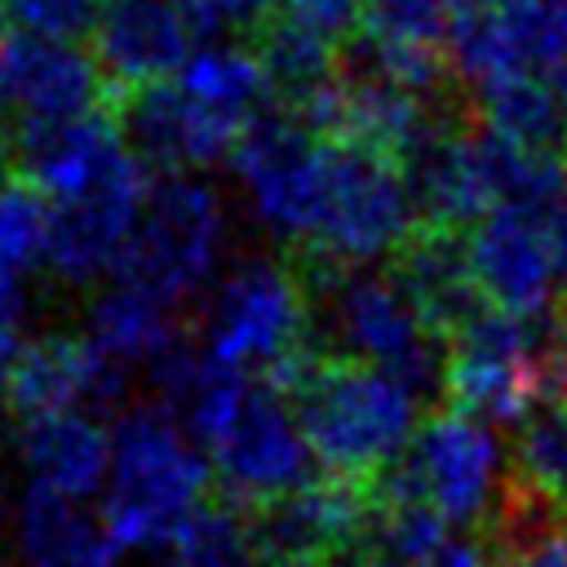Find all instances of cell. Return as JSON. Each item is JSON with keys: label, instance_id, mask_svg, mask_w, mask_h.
Returning <instances> with one entry per match:
<instances>
[{"label": "cell", "instance_id": "1", "mask_svg": "<svg viewBox=\"0 0 567 567\" xmlns=\"http://www.w3.org/2000/svg\"><path fill=\"white\" fill-rule=\"evenodd\" d=\"M177 416L204 443L221 496L248 509L306 487L319 470L292 394L266 377L235 372L213 354Z\"/></svg>", "mask_w": 567, "mask_h": 567}, {"label": "cell", "instance_id": "2", "mask_svg": "<svg viewBox=\"0 0 567 567\" xmlns=\"http://www.w3.org/2000/svg\"><path fill=\"white\" fill-rule=\"evenodd\" d=\"M208 452L164 403H137L111 425V465L97 509L128 554L168 549L186 518L208 501Z\"/></svg>", "mask_w": 567, "mask_h": 567}, {"label": "cell", "instance_id": "3", "mask_svg": "<svg viewBox=\"0 0 567 567\" xmlns=\"http://www.w3.org/2000/svg\"><path fill=\"white\" fill-rule=\"evenodd\" d=\"M288 394L301 412L319 470L359 487L408 452L425 403V394L403 377L328 354H315Z\"/></svg>", "mask_w": 567, "mask_h": 567}, {"label": "cell", "instance_id": "4", "mask_svg": "<svg viewBox=\"0 0 567 567\" xmlns=\"http://www.w3.org/2000/svg\"><path fill=\"white\" fill-rule=\"evenodd\" d=\"M315 350L328 359H354L385 368L416 385L425 399L443 394L447 337L430 328L416 297L394 270L377 266H306Z\"/></svg>", "mask_w": 567, "mask_h": 567}, {"label": "cell", "instance_id": "5", "mask_svg": "<svg viewBox=\"0 0 567 567\" xmlns=\"http://www.w3.org/2000/svg\"><path fill=\"white\" fill-rule=\"evenodd\" d=\"M310 341V279L301 266L257 252L217 275L199 315V346L217 363L288 390L319 354Z\"/></svg>", "mask_w": 567, "mask_h": 567}, {"label": "cell", "instance_id": "6", "mask_svg": "<svg viewBox=\"0 0 567 567\" xmlns=\"http://www.w3.org/2000/svg\"><path fill=\"white\" fill-rule=\"evenodd\" d=\"M443 394L487 425H523L545 399H558V323L487 301L447 337Z\"/></svg>", "mask_w": 567, "mask_h": 567}, {"label": "cell", "instance_id": "7", "mask_svg": "<svg viewBox=\"0 0 567 567\" xmlns=\"http://www.w3.org/2000/svg\"><path fill=\"white\" fill-rule=\"evenodd\" d=\"M421 226L416 195L399 155L363 142H328V168L310 235L306 266H377L394 257Z\"/></svg>", "mask_w": 567, "mask_h": 567}, {"label": "cell", "instance_id": "8", "mask_svg": "<svg viewBox=\"0 0 567 567\" xmlns=\"http://www.w3.org/2000/svg\"><path fill=\"white\" fill-rule=\"evenodd\" d=\"M226 252L230 213L217 186H208L199 173H164L159 182H151L142 221L115 275L182 310L221 275Z\"/></svg>", "mask_w": 567, "mask_h": 567}, {"label": "cell", "instance_id": "9", "mask_svg": "<svg viewBox=\"0 0 567 567\" xmlns=\"http://www.w3.org/2000/svg\"><path fill=\"white\" fill-rule=\"evenodd\" d=\"M509 483H514V456L505 452L496 425L447 408V412H430L416 425L408 452L368 487L408 492L430 509H439L452 527L483 532L501 509Z\"/></svg>", "mask_w": 567, "mask_h": 567}, {"label": "cell", "instance_id": "10", "mask_svg": "<svg viewBox=\"0 0 567 567\" xmlns=\"http://www.w3.org/2000/svg\"><path fill=\"white\" fill-rule=\"evenodd\" d=\"M226 164L248 217L266 235L301 248L323 190L328 137H319L297 111H266L239 133Z\"/></svg>", "mask_w": 567, "mask_h": 567}, {"label": "cell", "instance_id": "11", "mask_svg": "<svg viewBox=\"0 0 567 567\" xmlns=\"http://www.w3.org/2000/svg\"><path fill=\"white\" fill-rule=\"evenodd\" d=\"M146 195L151 168L137 155H128L84 190L49 199V275L66 288H93L111 279L133 244Z\"/></svg>", "mask_w": 567, "mask_h": 567}, {"label": "cell", "instance_id": "12", "mask_svg": "<svg viewBox=\"0 0 567 567\" xmlns=\"http://www.w3.org/2000/svg\"><path fill=\"white\" fill-rule=\"evenodd\" d=\"M465 252H470L474 284L492 306L527 315V319L554 315L563 279L554 261L549 221L540 213L518 208V204H501L483 213L465 230Z\"/></svg>", "mask_w": 567, "mask_h": 567}, {"label": "cell", "instance_id": "13", "mask_svg": "<svg viewBox=\"0 0 567 567\" xmlns=\"http://www.w3.org/2000/svg\"><path fill=\"white\" fill-rule=\"evenodd\" d=\"M106 71L80 40L18 31L0 53V124H40L97 111Z\"/></svg>", "mask_w": 567, "mask_h": 567}, {"label": "cell", "instance_id": "14", "mask_svg": "<svg viewBox=\"0 0 567 567\" xmlns=\"http://www.w3.org/2000/svg\"><path fill=\"white\" fill-rule=\"evenodd\" d=\"M128 385L133 377L106 363L84 337L49 332V337L22 341V350L0 377V399L18 425L62 408H93V403L111 408L128 394Z\"/></svg>", "mask_w": 567, "mask_h": 567}, {"label": "cell", "instance_id": "15", "mask_svg": "<svg viewBox=\"0 0 567 567\" xmlns=\"http://www.w3.org/2000/svg\"><path fill=\"white\" fill-rule=\"evenodd\" d=\"M115 120H120V133L133 146V155L159 173H204L213 164H226L239 142L173 75L155 80V84L124 89Z\"/></svg>", "mask_w": 567, "mask_h": 567}, {"label": "cell", "instance_id": "16", "mask_svg": "<svg viewBox=\"0 0 567 567\" xmlns=\"http://www.w3.org/2000/svg\"><path fill=\"white\" fill-rule=\"evenodd\" d=\"M368 487L346 478H310L266 505H252V532L266 567H297L315 558H346L363 527Z\"/></svg>", "mask_w": 567, "mask_h": 567}, {"label": "cell", "instance_id": "17", "mask_svg": "<svg viewBox=\"0 0 567 567\" xmlns=\"http://www.w3.org/2000/svg\"><path fill=\"white\" fill-rule=\"evenodd\" d=\"M195 44L186 0H106L93 27V58L120 93L177 75Z\"/></svg>", "mask_w": 567, "mask_h": 567}, {"label": "cell", "instance_id": "18", "mask_svg": "<svg viewBox=\"0 0 567 567\" xmlns=\"http://www.w3.org/2000/svg\"><path fill=\"white\" fill-rule=\"evenodd\" d=\"M9 155L18 177L40 186L49 199H62L106 177L120 159L133 155V146L124 142L115 115L84 111L71 120H40L9 128Z\"/></svg>", "mask_w": 567, "mask_h": 567}, {"label": "cell", "instance_id": "19", "mask_svg": "<svg viewBox=\"0 0 567 567\" xmlns=\"http://www.w3.org/2000/svg\"><path fill=\"white\" fill-rule=\"evenodd\" d=\"M18 567H124V545L89 501L27 483L9 514Z\"/></svg>", "mask_w": 567, "mask_h": 567}, {"label": "cell", "instance_id": "20", "mask_svg": "<svg viewBox=\"0 0 567 567\" xmlns=\"http://www.w3.org/2000/svg\"><path fill=\"white\" fill-rule=\"evenodd\" d=\"M13 447L27 470V483L93 501L111 465V425H102L89 408H62L18 421Z\"/></svg>", "mask_w": 567, "mask_h": 567}, {"label": "cell", "instance_id": "21", "mask_svg": "<svg viewBox=\"0 0 567 567\" xmlns=\"http://www.w3.org/2000/svg\"><path fill=\"white\" fill-rule=\"evenodd\" d=\"M403 288L416 297L421 315L430 319V328L439 337H452L474 310L487 306V297L474 284L470 270V252H465V230H447V226H416L412 239L394 252L390 266Z\"/></svg>", "mask_w": 567, "mask_h": 567}, {"label": "cell", "instance_id": "22", "mask_svg": "<svg viewBox=\"0 0 567 567\" xmlns=\"http://www.w3.org/2000/svg\"><path fill=\"white\" fill-rule=\"evenodd\" d=\"M80 337L120 372H137L151 368L155 354L177 337V310L168 301H159L155 292H146L133 279L111 275V284H102L84 310V328Z\"/></svg>", "mask_w": 567, "mask_h": 567}, {"label": "cell", "instance_id": "23", "mask_svg": "<svg viewBox=\"0 0 567 567\" xmlns=\"http://www.w3.org/2000/svg\"><path fill=\"white\" fill-rule=\"evenodd\" d=\"M217 124H226L235 137L270 111V80H266V66L257 58L252 44H239V40H208V44H195V53L186 58V66L173 75Z\"/></svg>", "mask_w": 567, "mask_h": 567}, {"label": "cell", "instance_id": "24", "mask_svg": "<svg viewBox=\"0 0 567 567\" xmlns=\"http://www.w3.org/2000/svg\"><path fill=\"white\" fill-rule=\"evenodd\" d=\"M465 97L474 102V115L514 146L536 155H567V97L540 75L514 71Z\"/></svg>", "mask_w": 567, "mask_h": 567}, {"label": "cell", "instance_id": "25", "mask_svg": "<svg viewBox=\"0 0 567 567\" xmlns=\"http://www.w3.org/2000/svg\"><path fill=\"white\" fill-rule=\"evenodd\" d=\"M257 58L266 66V80L275 97L288 102V111H301L310 97H319L337 71H341V44L323 40L319 31L301 27L297 18L270 9V18L257 27Z\"/></svg>", "mask_w": 567, "mask_h": 567}, {"label": "cell", "instance_id": "26", "mask_svg": "<svg viewBox=\"0 0 567 567\" xmlns=\"http://www.w3.org/2000/svg\"><path fill=\"white\" fill-rule=\"evenodd\" d=\"M173 567H266L252 532V509L230 496H208L168 545Z\"/></svg>", "mask_w": 567, "mask_h": 567}, {"label": "cell", "instance_id": "27", "mask_svg": "<svg viewBox=\"0 0 567 567\" xmlns=\"http://www.w3.org/2000/svg\"><path fill=\"white\" fill-rule=\"evenodd\" d=\"M49 252V195L27 177L0 182V279L22 284Z\"/></svg>", "mask_w": 567, "mask_h": 567}, {"label": "cell", "instance_id": "28", "mask_svg": "<svg viewBox=\"0 0 567 567\" xmlns=\"http://www.w3.org/2000/svg\"><path fill=\"white\" fill-rule=\"evenodd\" d=\"M514 478L567 514V399H545L514 439Z\"/></svg>", "mask_w": 567, "mask_h": 567}, {"label": "cell", "instance_id": "29", "mask_svg": "<svg viewBox=\"0 0 567 567\" xmlns=\"http://www.w3.org/2000/svg\"><path fill=\"white\" fill-rule=\"evenodd\" d=\"M9 18L22 31L40 35H62V40H84L97 27V13L106 0H4Z\"/></svg>", "mask_w": 567, "mask_h": 567}, {"label": "cell", "instance_id": "30", "mask_svg": "<svg viewBox=\"0 0 567 567\" xmlns=\"http://www.w3.org/2000/svg\"><path fill=\"white\" fill-rule=\"evenodd\" d=\"M279 13L297 18L301 27L319 31L323 40L332 44H350L354 31H363V13H368V0H279L275 4Z\"/></svg>", "mask_w": 567, "mask_h": 567}, {"label": "cell", "instance_id": "31", "mask_svg": "<svg viewBox=\"0 0 567 567\" xmlns=\"http://www.w3.org/2000/svg\"><path fill=\"white\" fill-rule=\"evenodd\" d=\"M279 0H186V9H190V18H195V27L199 31H208V35H235V31H257L266 18H270V9H275Z\"/></svg>", "mask_w": 567, "mask_h": 567}, {"label": "cell", "instance_id": "32", "mask_svg": "<svg viewBox=\"0 0 567 567\" xmlns=\"http://www.w3.org/2000/svg\"><path fill=\"white\" fill-rule=\"evenodd\" d=\"M501 567H567V518L505 545Z\"/></svg>", "mask_w": 567, "mask_h": 567}, {"label": "cell", "instance_id": "33", "mask_svg": "<svg viewBox=\"0 0 567 567\" xmlns=\"http://www.w3.org/2000/svg\"><path fill=\"white\" fill-rule=\"evenodd\" d=\"M421 567H501V554L483 532H461V536L452 532Z\"/></svg>", "mask_w": 567, "mask_h": 567}, {"label": "cell", "instance_id": "34", "mask_svg": "<svg viewBox=\"0 0 567 567\" xmlns=\"http://www.w3.org/2000/svg\"><path fill=\"white\" fill-rule=\"evenodd\" d=\"M22 328H27V292H22V284L0 279V377L13 363V354L22 350Z\"/></svg>", "mask_w": 567, "mask_h": 567}, {"label": "cell", "instance_id": "35", "mask_svg": "<svg viewBox=\"0 0 567 567\" xmlns=\"http://www.w3.org/2000/svg\"><path fill=\"white\" fill-rule=\"evenodd\" d=\"M549 239H554V261H558V279H563V292H567V204L549 217Z\"/></svg>", "mask_w": 567, "mask_h": 567}, {"label": "cell", "instance_id": "36", "mask_svg": "<svg viewBox=\"0 0 567 567\" xmlns=\"http://www.w3.org/2000/svg\"><path fill=\"white\" fill-rule=\"evenodd\" d=\"M297 567H372V563H346V558H315V563H297Z\"/></svg>", "mask_w": 567, "mask_h": 567}, {"label": "cell", "instance_id": "37", "mask_svg": "<svg viewBox=\"0 0 567 567\" xmlns=\"http://www.w3.org/2000/svg\"><path fill=\"white\" fill-rule=\"evenodd\" d=\"M9 22H13V18H9V4L0 0V53H4V44H9Z\"/></svg>", "mask_w": 567, "mask_h": 567}, {"label": "cell", "instance_id": "38", "mask_svg": "<svg viewBox=\"0 0 567 567\" xmlns=\"http://www.w3.org/2000/svg\"><path fill=\"white\" fill-rule=\"evenodd\" d=\"M0 567H4V563H0Z\"/></svg>", "mask_w": 567, "mask_h": 567}]
</instances>
